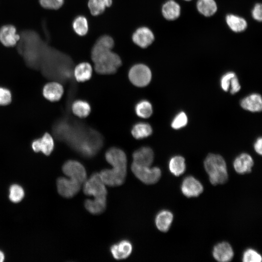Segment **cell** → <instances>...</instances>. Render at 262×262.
<instances>
[{
  "instance_id": "obj_1",
  "label": "cell",
  "mask_w": 262,
  "mask_h": 262,
  "mask_svg": "<svg viewBox=\"0 0 262 262\" xmlns=\"http://www.w3.org/2000/svg\"><path fill=\"white\" fill-rule=\"evenodd\" d=\"M204 166L212 184L215 185L223 184L228 180L226 164L220 155L209 154L204 160Z\"/></svg>"
},
{
  "instance_id": "obj_2",
  "label": "cell",
  "mask_w": 262,
  "mask_h": 262,
  "mask_svg": "<svg viewBox=\"0 0 262 262\" xmlns=\"http://www.w3.org/2000/svg\"><path fill=\"white\" fill-rule=\"evenodd\" d=\"M93 61L96 71L100 74H114L122 65L118 55L111 50L100 55Z\"/></svg>"
},
{
  "instance_id": "obj_3",
  "label": "cell",
  "mask_w": 262,
  "mask_h": 262,
  "mask_svg": "<svg viewBox=\"0 0 262 262\" xmlns=\"http://www.w3.org/2000/svg\"><path fill=\"white\" fill-rule=\"evenodd\" d=\"M83 183V191L86 195L94 198H106L107 191L105 184L99 173H93Z\"/></svg>"
},
{
  "instance_id": "obj_4",
  "label": "cell",
  "mask_w": 262,
  "mask_h": 262,
  "mask_svg": "<svg viewBox=\"0 0 262 262\" xmlns=\"http://www.w3.org/2000/svg\"><path fill=\"white\" fill-rule=\"evenodd\" d=\"M133 174L140 180L147 184L156 183L161 176V171L159 167L142 166L132 163L131 166Z\"/></svg>"
},
{
  "instance_id": "obj_5",
  "label": "cell",
  "mask_w": 262,
  "mask_h": 262,
  "mask_svg": "<svg viewBox=\"0 0 262 262\" xmlns=\"http://www.w3.org/2000/svg\"><path fill=\"white\" fill-rule=\"evenodd\" d=\"M129 78L134 85L144 87L147 85L151 80V71L145 65L136 64L131 68L129 72Z\"/></svg>"
},
{
  "instance_id": "obj_6",
  "label": "cell",
  "mask_w": 262,
  "mask_h": 262,
  "mask_svg": "<svg viewBox=\"0 0 262 262\" xmlns=\"http://www.w3.org/2000/svg\"><path fill=\"white\" fill-rule=\"evenodd\" d=\"M62 170L69 177L81 184L86 180V172L83 165L80 162L74 160H69L63 165Z\"/></svg>"
},
{
  "instance_id": "obj_7",
  "label": "cell",
  "mask_w": 262,
  "mask_h": 262,
  "mask_svg": "<svg viewBox=\"0 0 262 262\" xmlns=\"http://www.w3.org/2000/svg\"><path fill=\"white\" fill-rule=\"evenodd\" d=\"M100 176L105 185L109 186H117L123 183L127 169L113 168L111 169L102 170L99 173Z\"/></svg>"
},
{
  "instance_id": "obj_8",
  "label": "cell",
  "mask_w": 262,
  "mask_h": 262,
  "mask_svg": "<svg viewBox=\"0 0 262 262\" xmlns=\"http://www.w3.org/2000/svg\"><path fill=\"white\" fill-rule=\"evenodd\" d=\"M20 39V35L14 25L5 24L0 28V43L5 47H15Z\"/></svg>"
},
{
  "instance_id": "obj_9",
  "label": "cell",
  "mask_w": 262,
  "mask_h": 262,
  "mask_svg": "<svg viewBox=\"0 0 262 262\" xmlns=\"http://www.w3.org/2000/svg\"><path fill=\"white\" fill-rule=\"evenodd\" d=\"M82 184L71 179L60 177L57 180V190L62 196L70 198L80 191Z\"/></svg>"
},
{
  "instance_id": "obj_10",
  "label": "cell",
  "mask_w": 262,
  "mask_h": 262,
  "mask_svg": "<svg viewBox=\"0 0 262 262\" xmlns=\"http://www.w3.org/2000/svg\"><path fill=\"white\" fill-rule=\"evenodd\" d=\"M105 158L113 168L127 169V157L122 150L111 147L106 151Z\"/></svg>"
},
{
  "instance_id": "obj_11",
  "label": "cell",
  "mask_w": 262,
  "mask_h": 262,
  "mask_svg": "<svg viewBox=\"0 0 262 262\" xmlns=\"http://www.w3.org/2000/svg\"><path fill=\"white\" fill-rule=\"evenodd\" d=\"M182 194L188 197L198 196L203 191L202 184L193 176H187L181 185Z\"/></svg>"
},
{
  "instance_id": "obj_12",
  "label": "cell",
  "mask_w": 262,
  "mask_h": 262,
  "mask_svg": "<svg viewBox=\"0 0 262 262\" xmlns=\"http://www.w3.org/2000/svg\"><path fill=\"white\" fill-rule=\"evenodd\" d=\"M133 42L142 48H146L152 44L154 40L152 32L146 27L138 28L132 36Z\"/></svg>"
},
{
  "instance_id": "obj_13",
  "label": "cell",
  "mask_w": 262,
  "mask_h": 262,
  "mask_svg": "<svg viewBox=\"0 0 262 262\" xmlns=\"http://www.w3.org/2000/svg\"><path fill=\"white\" fill-rule=\"evenodd\" d=\"M114 46V41L110 36L104 35L96 42L91 50V58L94 60L100 55L111 51Z\"/></svg>"
},
{
  "instance_id": "obj_14",
  "label": "cell",
  "mask_w": 262,
  "mask_h": 262,
  "mask_svg": "<svg viewBox=\"0 0 262 262\" xmlns=\"http://www.w3.org/2000/svg\"><path fill=\"white\" fill-rule=\"evenodd\" d=\"M213 255L217 261L227 262L232 260L234 253L232 247L228 243L222 242L214 246Z\"/></svg>"
},
{
  "instance_id": "obj_15",
  "label": "cell",
  "mask_w": 262,
  "mask_h": 262,
  "mask_svg": "<svg viewBox=\"0 0 262 262\" xmlns=\"http://www.w3.org/2000/svg\"><path fill=\"white\" fill-rule=\"evenodd\" d=\"M133 163L142 166H150L154 159V153L151 148L144 147L135 150L133 154Z\"/></svg>"
},
{
  "instance_id": "obj_16",
  "label": "cell",
  "mask_w": 262,
  "mask_h": 262,
  "mask_svg": "<svg viewBox=\"0 0 262 262\" xmlns=\"http://www.w3.org/2000/svg\"><path fill=\"white\" fill-rule=\"evenodd\" d=\"M32 147L34 152L41 151L46 155H49L54 147V141L52 136L46 133L40 138L33 141Z\"/></svg>"
},
{
  "instance_id": "obj_17",
  "label": "cell",
  "mask_w": 262,
  "mask_h": 262,
  "mask_svg": "<svg viewBox=\"0 0 262 262\" xmlns=\"http://www.w3.org/2000/svg\"><path fill=\"white\" fill-rule=\"evenodd\" d=\"M132 250V245L127 240L121 241L110 247V251L113 257L117 260L128 258L131 255Z\"/></svg>"
},
{
  "instance_id": "obj_18",
  "label": "cell",
  "mask_w": 262,
  "mask_h": 262,
  "mask_svg": "<svg viewBox=\"0 0 262 262\" xmlns=\"http://www.w3.org/2000/svg\"><path fill=\"white\" fill-rule=\"evenodd\" d=\"M254 164L252 157L247 153H242L236 158L233 166L236 172L240 174L249 173Z\"/></svg>"
},
{
  "instance_id": "obj_19",
  "label": "cell",
  "mask_w": 262,
  "mask_h": 262,
  "mask_svg": "<svg viewBox=\"0 0 262 262\" xmlns=\"http://www.w3.org/2000/svg\"><path fill=\"white\" fill-rule=\"evenodd\" d=\"M63 86L57 82L48 83L43 89L44 97L51 101L59 100L63 96Z\"/></svg>"
},
{
  "instance_id": "obj_20",
  "label": "cell",
  "mask_w": 262,
  "mask_h": 262,
  "mask_svg": "<svg viewBox=\"0 0 262 262\" xmlns=\"http://www.w3.org/2000/svg\"><path fill=\"white\" fill-rule=\"evenodd\" d=\"M241 106L250 112H260L262 109V97L258 94H251L241 100Z\"/></svg>"
},
{
  "instance_id": "obj_21",
  "label": "cell",
  "mask_w": 262,
  "mask_h": 262,
  "mask_svg": "<svg viewBox=\"0 0 262 262\" xmlns=\"http://www.w3.org/2000/svg\"><path fill=\"white\" fill-rule=\"evenodd\" d=\"M173 215L167 210H163L157 214L155 222L157 229L163 232L167 231L172 224Z\"/></svg>"
},
{
  "instance_id": "obj_22",
  "label": "cell",
  "mask_w": 262,
  "mask_h": 262,
  "mask_svg": "<svg viewBox=\"0 0 262 262\" xmlns=\"http://www.w3.org/2000/svg\"><path fill=\"white\" fill-rule=\"evenodd\" d=\"M85 209L91 213L98 214L104 211L106 207V198H94L86 199L84 202Z\"/></svg>"
},
{
  "instance_id": "obj_23",
  "label": "cell",
  "mask_w": 262,
  "mask_h": 262,
  "mask_svg": "<svg viewBox=\"0 0 262 262\" xmlns=\"http://www.w3.org/2000/svg\"><path fill=\"white\" fill-rule=\"evenodd\" d=\"M92 73V66L90 64L86 62L78 64L74 70V77L79 82H83L89 80L91 77Z\"/></svg>"
},
{
  "instance_id": "obj_24",
  "label": "cell",
  "mask_w": 262,
  "mask_h": 262,
  "mask_svg": "<svg viewBox=\"0 0 262 262\" xmlns=\"http://www.w3.org/2000/svg\"><path fill=\"white\" fill-rule=\"evenodd\" d=\"M180 5L173 0L167 1L163 6V15L167 20H172L177 18L180 16Z\"/></svg>"
},
{
  "instance_id": "obj_25",
  "label": "cell",
  "mask_w": 262,
  "mask_h": 262,
  "mask_svg": "<svg viewBox=\"0 0 262 262\" xmlns=\"http://www.w3.org/2000/svg\"><path fill=\"white\" fill-rule=\"evenodd\" d=\"M169 169L170 172L175 176L182 174L186 169L184 158L180 156L172 157L169 163Z\"/></svg>"
},
{
  "instance_id": "obj_26",
  "label": "cell",
  "mask_w": 262,
  "mask_h": 262,
  "mask_svg": "<svg viewBox=\"0 0 262 262\" xmlns=\"http://www.w3.org/2000/svg\"><path fill=\"white\" fill-rule=\"evenodd\" d=\"M131 132L135 138L141 139L150 135L152 132V129L149 124L139 122L133 126Z\"/></svg>"
},
{
  "instance_id": "obj_27",
  "label": "cell",
  "mask_w": 262,
  "mask_h": 262,
  "mask_svg": "<svg viewBox=\"0 0 262 262\" xmlns=\"http://www.w3.org/2000/svg\"><path fill=\"white\" fill-rule=\"evenodd\" d=\"M112 4V0H89L88 6L91 14L96 16L102 14Z\"/></svg>"
},
{
  "instance_id": "obj_28",
  "label": "cell",
  "mask_w": 262,
  "mask_h": 262,
  "mask_svg": "<svg viewBox=\"0 0 262 262\" xmlns=\"http://www.w3.org/2000/svg\"><path fill=\"white\" fill-rule=\"evenodd\" d=\"M197 8L199 12L206 16H212L217 10V5L214 0H198Z\"/></svg>"
},
{
  "instance_id": "obj_29",
  "label": "cell",
  "mask_w": 262,
  "mask_h": 262,
  "mask_svg": "<svg viewBox=\"0 0 262 262\" xmlns=\"http://www.w3.org/2000/svg\"><path fill=\"white\" fill-rule=\"evenodd\" d=\"M226 21L229 28L235 32H242L247 27L246 21L243 18L233 15H228Z\"/></svg>"
},
{
  "instance_id": "obj_30",
  "label": "cell",
  "mask_w": 262,
  "mask_h": 262,
  "mask_svg": "<svg viewBox=\"0 0 262 262\" xmlns=\"http://www.w3.org/2000/svg\"><path fill=\"white\" fill-rule=\"evenodd\" d=\"M72 110L76 115L83 118L89 115L91 108L89 103L86 101L77 100L72 104Z\"/></svg>"
},
{
  "instance_id": "obj_31",
  "label": "cell",
  "mask_w": 262,
  "mask_h": 262,
  "mask_svg": "<svg viewBox=\"0 0 262 262\" xmlns=\"http://www.w3.org/2000/svg\"><path fill=\"white\" fill-rule=\"evenodd\" d=\"M72 28L79 35H85L88 30V24L86 18L82 16L76 17L72 22Z\"/></svg>"
},
{
  "instance_id": "obj_32",
  "label": "cell",
  "mask_w": 262,
  "mask_h": 262,
  "mask_svg": "<svg viewBox=\"0 0 262 262\" xmlns=\"http://www.w3.org/2000/svg\"><path fill=\"white\" fill-rule=\"evenodd\" d=\"M136 115L140 117L147 118L152 114V107L151 103L147 100L138 102L135 107Z\"/></svg>"
},
{
  "instance_id": "obj_33",
  "label": "cell",
  "mask_w": 262,
  "mask_h": 262,
  "mask_svg": "<svg viewBox=\"0 0 262 262\" xmlns=\"http://www.w3.org/2000/svg\"><path fill=\"white\" fill-rule=\"evenodd\" d=\"M24 196V191L21 186L18 184L12 185L9 189V197L14 203L20 202Z\"/></svg>"
},
{
  "instance_id": "obj_34",
  "label": "cell",
  "mask_w": 262,
  "mask_h": 262,
  "mask_svg": "<svg viewBox=\"0 0 262 262\" xmlns=\"http://www.w3.org/2000/svg\"><path fill=\"white\" fill-rule=\"evenodd\" d=\"M65 0H38L40 5L49 10H59L64 4Z\"/></svg>"
},
{
  "instance_id": "obj_35",
  "label": "cell",
  "mask_w": 262,
  "mask_h": 262,
  "mask_svg": "<svg viewBox=\"0 0 262 262\" xmlns=\"http://www.w3.org/2000/svg\"><path fill=\"white\" fill-rule=\"evenodd\" d=\"M242 261L244 262H261L262 256L256 250L250 248L244 252Z\"/></svg>"
},
{
  "instance_id": "obj_36",
  "label": "cell",
  "mask_w": 262,
  "mask_h": 262,
  "mask_svg": "<svg viewBox=\"0 0 262 262\" xmlns=\"http://www.w3.org/2000/svg\"><path fill=\"white\" fill-rule=\"evenodd\" d=\"M187 116L185 113H179L174 117L171 123V127L174 129H179L184 127L187 123Z\"/></svg>"
},
{
  "instance_id": "obj_37",
  "label": "cell",
  "mask_w": 262,
  "mask_h": 262,
  "mask_svg": "<svg viewBox=\"0 0 262 262\" xmlns=\"http://www.w3.org/2000/svg\"><path fill=\"white\" fill-rule=\"evenodd\" d=\"M12 99L10 91L7 89L0 87V105L9 104Z\"/></svg>"
},
{
  "instance_id": "obj_38",
  "label": "cell",
  "mask_w": 262,
  "mask_h": 262,
  "mask_svg": "<svg viewBox=\"0 0 262 262\" xmlns=\"http://www.w3.org/2000/svg\"><path fill=\"white\" fill-rule=\"evenodd\" d=\"M235 74L233 72H229L224 75L221 79V86L223 90L228 91L229 88L231 80Z\"/></svg>"
},
{
  "instance_id": "obj_39",
  "label": "cell",
  "mask_w": 262,
  "mask_h": 262,
  "mask_svg": "<svg viewBox=\"0 0 262 262\" xmlns=\"http://www.w3.org/2000/svg\"><path fill=\"white\" fill-rule=\"evenodd\" d=\"M229 88H230V92L232 94L237 93L241 88L240 85L236 75L233 77L231 80Z\"/></svg>"
},
{
  "instance_id": "obj_40",
  "label": "cell",
  "mask_w": 262,
  "mask_h": 262,
  "mask_svg": "<svg viewBox=\"0 0 262 262\" xmlns=\"http://www.w3.org/2000/svg\"><path fill=\"white\" fill-rule=\"evenodd\" d=\"M262 5L261 4L258 3L255 6L252 11V16L254 19L260 21H262Z\"/></svg>"
},
{
  "instance_id": "obj_41",
  "label": "cell",
  "mask_w": 262,
  "mask_h": 262,
  "mask_svg": "<svg viewBox=\"0 0 262 262\" xmlns=\"http://www.w3.org/2000/svg\"><path fill=\"white\" fill-rule=\"evenodd\" d=\"M262 137L258 138L254 144V147L256 152L260 155L262 154Z\"/></svg>"
},
{
  "instance_id": "obj_42",
  "label": "cell",
  "mask_w": 262,
  "mask_h": 262,
  "mask_svg": "<svg viewBox=\"0 0 262 262\" xmlns=\"http://www.w3.org/2000/svg\"><path fill=\"white\" fill-rule=\"evenodd\" d=\"M4 260V255L3 253L0 250V262H2Z\"/></svg>"
},
{
  "instance_id": "obj_43",
  "label": "cell",
  "mask_w": 262,
  "mask_h": 262,
  "mask_svg": "<svg viewBox=\"0 0 262 262\" xmlns=\"http://www.w3.org/2000/svg\"><path fill=\"white\" fill-rule=\"evenodd\" d=\"M187 0V1H188V0Z\"/></svg>"
}]
</instances>
